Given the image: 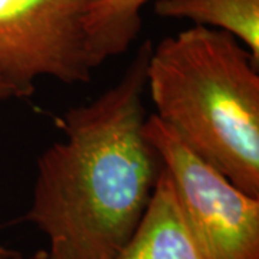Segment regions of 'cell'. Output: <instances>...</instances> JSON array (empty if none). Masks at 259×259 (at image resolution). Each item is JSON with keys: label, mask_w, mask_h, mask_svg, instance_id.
<instances>
[{"label": "cell", "mask_w": 259, "mask_h": 259, "mask_svg": "<svg viewBox=\"0 0 259 259\" xmlns=\"http://www.w3.org/2000/svg\"><path fill=\"white\" fill-rule=\"evenodd\" d=\"M150 0H93L85 26L100 62L124 54L141 30V9Z\"/></svg>", "instance_id": "obj_7"}, {"label": "cell", "mask_w": 259, "mask_h": 259, "mask_svg": "<svg viewBox=\"0 0 259 259\" xmlns=\"http://www.w3.org/2000/svg\"><path fill=\"white\" fill-rule=\"evenodd\" d=\"M114 259H202L180 216L164 167L137 231Z\"/></svg>", "instance_id": "obj_5"}, {"label": "cell", "mask_w": 259, "mask_h": 259, "mask_svg": "<svg viewBox=\"0 0 259 259\" xmlns=\"http://www.w3.org/2000/svg\"><path fill=\"white\" fill-rule=\"evenodd\" d=\"M151 47L93 101L68 108L62 140L37 157L25 216L49 239L37 259H114L137 231L163 168L144 131Z\"/></svg>", "instance_id": "obj_1"}, {"label": "cell", "mask_w": 259, "mask_h": 259, "mask_svg": "<svg viewBox=\"0 0 259 259\" xmlns=\"http://www.w3.org/2000/svg\"><path fill=\"white\" fill-rule=\"evenodd\" d=\"M258 68L236 37L194 25L151 47L146 91L158 120L259 199Z\"/></svg>", "instance_id": "obj_2"}, {"label": "cell", "mask_w": 259, "mask_h": 259, "mask_svg": "<svg viewBox=\"0 0 259 259\" xmlns=\"http://www.w3.org/2000/svg\"><path fill=\"white\" fill-rule=\"evenodd\" d=\"M154 12L158 18L223 30L259 62V0H156Z\"/></svg>", "instance_id": "obj_6"}, {"label": "cell", "mask_w": 259, "mask_h": 259, "mask_svg": "<svg viewBox=\"0 0 259 259\" xmlns=\"http://www.w3.org/2000/svg\"><path fill=\"white\" fill-rule=\"evenodd\" d=\"M93 0H0V78L25 100L40 78L87 83L101 65L85 26Z\"/></svg>", "instance_id": "obj_4"}, {"label": "cell", "mask_w": 259, "mask_h": 259, "mask_svg": "<svg viewBox=\"0 0 259 259\" xmlns=\"http://www.w3.org/2000/svg\"><path fill=\"white\" fill-rule=\"evenodd\" d=\"M13 98H16V93H15V90H13V88H12L6 81H3V79L0 78V102L8 101V100H13ZM0 259H22V258H20V255H19L18 252H15V250H12V249H8V248H5V246H2V245H0Z\"/></svg>", "instance_id": "obj_8"}, {"label": "cell", "mask_w": 259, "mask_h": 259, "mask_svg": "<svg viewBox=\"0 0 259 259\" xmlns=\"http://www.w3.org/2000/svg\"><path fill=\"white\" fill-rule=\"evenodd\" d=\"M144 131L202 259H259V199L239 190L153 114Z\"/></svg>", "instance_id": "obj_3"}]
</instances>
